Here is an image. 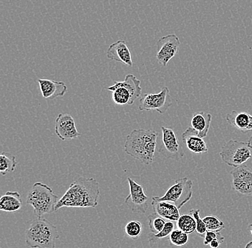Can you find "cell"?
I'll use <instances>...</instances> for the list:
<instances>
[{"label": "cell", "instance_id": "6da1fadb", "mask_svg": "<svg viewBox=\"0 0 252 248\" xmlns=\"http://www.w3.org/2000/svg\"><path fill=\"white\" fill-rule=\"evenodd\" d=\"M100 185L94 178L80 177L71 183L58 200L55 211L63 208H94L98 205Z\"/></svg>", "mask_w": 252, "mask_h": 248}, {"label": "cell", "instance_id": "7a4b0ae2", "mask_svg": "<svg viewBox=\"0 0 252 248\" xmlns=\"http://www.w3.org/2000/svg\"><path fill=\"white\" fill-rule=\"evenodd\" d=\"M158 136L157 132L152 130H133L126 137L124 145L126 153L143 164L150 165L155 159Z\"/></svg>", "mask_w": 252, "mask_h": 248}, {"label": "cell", "instance_id": "3957f363", "mask_svg": "<svg viewBox=\"0 0 252 248\" xmlns=\"http://www.w3.org/2000/svg\"><path fill=\"white\" fill-rule=\"evenodd\" d=\"M59 232L54 224L42 217H37L26 230L25 240L29 247L33 248H55Z\"/></svg>", "mask_w": 252, "mask_h": 248}, {"label": "cell", "instance_id": "277c9868", "mask_svg": "<svg viewBox=\"0 0 252 248\" xmlns=\"http://www.w3.org/2000/svg\"><path fill=\"white\" fill-rule=\"evenodd\" d=\"M58 202V196L54 194L53 189L40 182L32 185L27 196V204L32 206L37 217L54 213Z\"/></svg>", "mask_w": 252, "mask_h": 248}, {"label": "cell", "instance_id": "5b68a950", "mask_svg": "<svg viewBox=\"0 0 252 248\" xmlns=\"http://www.w3.org/2000/svg\"><path fill=\"white\" fill-rule=\"evenodd\" d=\"M223 163L230 167H237L252 158V148L249 142L230 139L220 153Z\"/></svg>", "mask_w": 252, "mask_h": 248}, {"label": "cell", "instance_id": "8992f818", "mask_svg": "<svg viewBox=\"0 0 252 248\" xmlns=\"http://www.w3.org/2000/svg\"><path fill=\"white\" fill-rule=\"evenodd\" d=\"M193 181L187 177L178 179L163 196H154L152 199L158 201H169L179 209L182 208L193 196Z\"/></svg>", "mask_w": 252, "mask_h": 248}, {"label": "cell", "instance_id": "52a82bcc", "mask_svg": "<svg viewBox=\"0 0 252 248\" xmlns=\"http://www.w3.org/2000/svg\"><path fill=\"white\" fill-rule=\"evenodd\" d=\"M173 105L168 87H164L158 93L145 94L140 100V111H156L164 114Z\"/></svg>", "mask_w": 252, "mask_h": 248}, {"label": "cell", "instance_id": "ba28073f", "mask_svg": "<svg viewBox=\"0 0 252 248\" xmlns=\"http://www.w3.org/2000/svg\"><path fill=\"white\" fill-rule=\"evenodd\" d=\"M130 194L126 197L125 203L132 212L145 214L149 208V197L142 185L130 177H127Z\"/></svg>", "mask_w": 252, "mask_h": 248}, {"label": "cell", "instance_id": "9c48e42d", "mask_svg": "<svg viewBox=\"0 0 252 248\" xmlns=\"http://www.w3.org/2000/svg\"><path fill=\"white\" fill-rule=\"evenodd\" d=\"M181 42L176 34H171L163 36L158 40L157 59L158 62L166 67L168 62L179 53Z\"/></svg>", "mask_w": 252, "mask_h": 248}, {"label": "cell", "instance_id": "30bf717a", "mask_svg": "<svg viewBox=\"0 0 252 248\" xmlns=\"http://www.w3.org/2000/svg\"><path fill=\"white\" fill-rule=\"evenodd\" d=\"M162 145L160 153L165 158L179 161L184 158L185 153L178 141L176 133L173 129L161 127Z\"/></svg>", "mask_w": 252, "mask_h": 248}, {"label": "cell", "instance_id": "8fae6325", "mask_svg": "<svg viewBox=\"0 0 252 248\" xmlns=\"http://www.w3.org/2000/svg\"><path fill=\"white\" fill-rule=\"evenodd\" d=\"M232 189L243 195H252V170L247 166L234 167L231 172Z\"/></svg>", "mask_w": 252, "mask_h": 248}, {"label": "cell", "instance_id": "7c38bea8", "mask_svg": "<svg viewBox=\"0 0 252 248\" xmlns=\"http://www.w3.org/2000/svg\"><path fill=\"white\" fill-rule=\"evenodd\" d=\"M55 134L61 140H72L81 136L77 130L75 120L69 114H60L55 120Z\"/></svg>", "mask_w": 252, "mask_h": 248}, {"label": "cell", "instance_id": "4fadbf2b", "mask_svg": "<svg viewBox=\"0 0 252 248\" xmlns=\"http://www.w3.org/2000/svg\"><path fill=\"white\" fill-rule=\"evenodd\" d=\"M107 57L111 60L126 64L128 67L133 66L131 52L124 40H118L117 42L111 44L107 51Z\"/></svg>", "mask_w": 252, "mask_h": 248}, {"label": "cell", "instance_id": "5bb4252c", "mask_svg": "<svg viewBox=\"0 0 252 248\" xmlns=\"http://www.w3.org/2000/svg\"><path fill=\"white\" fill-rule=\"evenodd\" d=\"M37 82L42 97L47 100L62 97L67 92V86L63 82L47 79H38Z\"/></svg>", "mask_w": 252, "mask_h": 248}, {"label": "cell", "instance_id": "9a60e30c", "mask_svg": "<svg viewBox=\"0 0 252 248\" xmlns=\"http://www.w3.org/2000/svg\"><path fill=\"white\" fill-rule=\"evenodd\" d=\"M182 139L189 151L193 153H205L209 150L204 138L200 137L198 132L191 126L189 127L182 134Z\"/></svg>", "mask_w": 252, "mask_h": 248}, {"label": "cell", "instance_id": "2e32d148", "mask_svg": "<svg viewBox=\"0 0 252 248\" xmlns=\"http://www.w3.org/2000/svg\"><path fill=\"white\" fill-rule=\"evenodd\" d=\"M154 213L168 221L176 222L181 216L180 209L169 201H158L152 199Z\"/></svg>", "mask_w": 252, "mask_h": 248}, {"label": "cell", "instance_id": "e0dca14e", "mask_svg": "<svg viewBox=\"0 0 252 248\" xmlns=\"http://www.w3.org/2000/svg\"><path fill=\"white\" fill-rule=\"evenodd\" d=\"M108 90L113 92L112 99L115 104L118 105H132L133 101L131 92L121 84V81L115 82L114 84L108 87Z\"/></svg>", "mask_w": 252, "mask_h": 248}, {"label": "cell", "instance_id": "ac0fdd59", "mask_svg": "<svg viewBox=\"0 0 252 248\" xmlns=\"http://www.w3.org/2000/svg\"><path fill=\"white\" fill-rule=\"evenodd\" d=\"M212 115L209 113L198 112L194 113L190 120V126L198 132L201 138L207 136L212 124Z\"/></svg>", "mask_w": 252, "mask_h": 248}, {"label": "cell", "instance_id": "d6986e66", "mask_svg": "<svg viewBox=\"0 0 252 248\" xmlns=\"http://www.w3.org/2000/svg\"><path fill=\"white\" fill-rule=\"evenodd\" d=\"M23 205V199L20 193L8 191L0 198V210L7 213L18 211Z\"/></svg>", "mask_w": 252, "mask_h": 248}, {"label": "cell", "instance_id": "ffe728a7", "mask_svg": "<svg viewBox=\"0 0 252 248\" xmlns=\"http://www.w3.org/2000/svg\"><path fill=\"white\" fill-rule=\"evenodd\" d=\"M250 116L251 114L250 113L234 110L227 114L226 119L231 126L241 131L246 132L249 131V127L251 122Z\"/></svg>", "mask_w": 252, "mask_h": 248}, {"label": "cell", "instance_id": "44dd1931", "mask_svg": "<svg viewBox=\"0 0 252 248\" xmlns=\"http://www.w3.org/2000/svg\"><path fill=\"white\" fill-rule=\"evenodd\" d=\"M178 229L187 234H191L196 230V222L191 213L181 215L176 221Z\"/></svg>", "mask_w": 252, "mask_h": 248}, {"label": "cell", "instance_id": "7402d4cb", "mask_svg": "<svg viewBox=\"0 0 252 248\" xmlns=\"http://www.w3.org/2000/svg\"><path fill=\"white\" fill-rule=\"evenodd\" d=\"M17 162L15 156L2 152L0 155V172L5 175L8 172H13L17 167Z\"/></svg>", "mask_w": 252, "mask_h": 248}, {"label": "cell", "instance_id": "603a6c76", "mask_svg": "<svg viewBox=\"0 0 252 248\" xmlns=\"http://www.w3.org/2000/svg\"><path fill=\"white\" fill-rule=\"evenodd\" d=\"M175 224L173 221H167L164 227L161 231L158 232V233H151L149 235V240L151 245L157 243L158 240L164 239L170 236L171 232L174 230Z\"/></svg>", "mask_w": 252, "mask_h": 248}, {"label": "cell", "instance_id": "cb8c5ba5", "mask_svg": "<svg viewBox=\"0 0 252 248\" xmlns=\"http://www.w3.org/2000/svg\"><path fill=\"white\" fill-rule=\"evenodd\" d=\"M150 230L153 233L157 234L161 231L164 227L166 221L164 218L154 213L148 217Z\"/></svg>", "mask_w": 252, "mask_h": 248}, {"label": "cell", "instance_id": "d4e9b609", "mask_svg": "<svg viewBox=\"0 0 252 248\" xmlns=\"http://www.w3.org/2000/svg\"><path fill=\"white\" fill-rule=\"evenodd\" d=\"M206 223L207 230H212L217 232H220L225 228V224L218 217L214 215H209L203 218Z\"/></svg>", "mask_w": 252, "mask_h": 248}, {"label": "cell", "instance_id": "484cf974", "mask_svg": "<svg viewBox=\"0 0 252 248\" xmlns=\"http://www.w3.org/2000/svg\"><path fill=\"white\" fill-rule=\"evenodd\" d=\"M143 226L141 222L137 220L130 221L125 226V233L132 240L138 239L141 236Z\"/></svg>", "mask_w": 252, "mask_h": 248}, {"label": "cell", "instance_id": "4316f807", "mask_svg": "<svg viewBox=\"0 0 252 248\" xmlns=\"http://www.w3.org/2000/svg\"><path fill=\"white\" fill-rule=\"evenodd\" d=\"M189 234L183 232L182 230L177 229L171 232L169 236V240L171 244L177 247L185 246L189 241Z\"/></svg>", "mask_w": 252, "mask_h": 248}, {"label": "cell", "instance_id": "83f0119b", "mask_svg": "<svg viewBox=\"0 0 252 248\" xmlns=\"http://www.w3.org/2000/svg\"><path fill=\"white\" fill-rule=\"evenodd\" d=\"M190 213L194 217L196 222V232L200 236H204L206 232L207 231V227H206V223H205L204 220L200 216V210H191Z\"/></svg>", "mask_w": 252, "mask_h": 248}, {"label": "cell", "instance_id": "f1b7e54d", "mask_svg": "<svg viewBox=\"0 0 252 248\" xmlns=\"http://www.w3.org/2000/svg\"><path fill=\"white\" fill-rule=\"evenodd\" d=\"M214 239H219L220 243H223L224 242V237L220 233L212 230H207L204 235V246H208L210 244L211 242Z\"/></svg>", "mask_w": 252, "mask_h": 248}, {"label": "cell", "instance_id": "f546056e", "mask_svg": "<svg viewBox=\"0 0 252 248\" xmlns=\"http://www.w3.org/2000/svg\"><path fill=\"white\" fill-rule=\"evenodd\" d=\"M220 244H221V243H220V240L214 239V240H212V242H211L209 246H210V247L212 248H217L220 247Z\"/></svg>", "mask_w": 252, "mask_h": 248}, {"label": "cell", "instance_id": "4dcf8cb0", "mask_svg": "<svg viewBox=\"0 0 252 248\" xmlns=\"http://www.w3.org/2000/svg\"><path fill=\"white\" fill-rule=\"evenodd\" d=\"M248 229L249 230H250V232H251L252 235V223L250 224V225H249Z\"/></svg>", "mask_w": 252, "mask_h": 248}, {"label": "cell", "instance_id": "1f68e13d", "mask_svg": "<svg viewBox=\"0 0 252 248\" xmlns=\"http://www.w3.org/2000/svg\"><path fill=\"white\" fill-rule=\"evenodd\" d=\"M249 143H250V146H251L252 148V136L250 137V139H249Z\"/></svg>", "mask_w": 252, "mask_h": 248}]
</instances>
